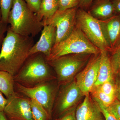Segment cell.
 Here are the masks:
<instances>
[{"label": "cell", "instance_id": "obj_10", "mask_svg": "<svg viewBox=\"0 0 120 120\" xmlns=\"http://www.w3.org/2000/svg\"><path fill=\"white\" fill-rule=\"evenodd\" d=\"M7 99L3 112L9 120H34L28 98L22 97L16 92Z\"/></svg>", "mask_w": 120, "mask_h": 120}, {"label": "cell", "instance_id": "obj_35", "mask_svg": "<svg viewBox=\"0 0 120 120\" xmlns=\"http://www.w3.org/2000/svg\"><path fill=\"white\" fill-rule=\"evenodd\" d=\"M1 19V0H0V20Z\"/></svg>", "mask_w": 120, "mask_h": 120}, {"label": "cell", "instance_id": "obj_30", "mask_svg": "<svg viewBox=\"0 0 120 120\" xmlns=\"http://www.w3.org/2000/svg\"><path fill=\"white\" fill-rule=\"evenodd\" d=\"M116 77L114 79L116 89V99L120 102V74L116 75Z\"/></svg>", "mask_w": 120, "mask_h": 120}, {"label": "cell", "instance_id": "obj_29", "mask_svg": "<svg viewBox=\"0 0 120 120\" xmlns=\"http://www.w3.org/2000/svg\"><path fill=\"white\" fill-rule=\"evenodd\" d=\"M97 103L100 107L105 120H117L113 115L108 110L106 107L102 105L101 103L98 102Z\"/></svg>", "mask_w": 120, "mask_h": 120}, {"label": "cell", "instance_id": "obj_2", "mask_svg": "<svg viewBox=\"0 0 120 120\" xmlns=\"http://www.w3.org/2000/svg\"><path fill=\"white\" fill-rule=\"evenodd\" d=\"M8 23L15 33L32 37L41 31L44 26L43 22L30 9L24 0H13L8 15Z\"/></svg>", "mask_w": 120, "mask_h": 120}, {"label": "cell", "instance_id": "obj_15", "mask_svg": "<svg viewBox=\"0 0 120 120\" xmlns=\"http://www.w3.org/2000/svg\"><path fill=\"white\" fill-rule=\"evenodd\" d=\"M107 51H101V60L97 80L94 86L114 79V75L110 57Z\"/></svg>", "mask_w": 120, "mask_h": 120}, {"label": "cell", "instance_id": "obj_17", "mask_svg": "<svg viewBox=\"0 0 120 120\" xmlns=\"http://www.w3.org/2000/svg\"><path fill=\"white\" fill-rule=\"evenodd\" d=\"M58 8V0H41L39 10L36 15L39 20L42 22L52 17Z\"/></svg>", "mask_w": 120, "mask_h": 120}, {"label": "cell", "instance_id": "obj_24", "mask_svg": "<svg viewBox=\"0 0 120 120\" xmlns=\"http://www.w3.org/2000/svg\"><path fill=\"white\" fill-rule=\"evenodd\" d=\"M60 11H64L69 9L77 8L79 6L80 0H58Z\"/></svg>", "mask_w": 120, "mask_h": 120}, {"label": "cell", "instance_id": "obj_13", "mask_svg": "<svg viewBox=\"0 0 120 120\" xmlns=\"http://www.w3.org/2000/svg\"><path fill=\"white\" fill-rule=\"evenodd\" d=\"M100 20L109 47L112 52L120 45V15Z\"/></svg>", "mask_w": 120, "mask_h": 120}, {"label": "cell", "instance_id": "obj_19", "mask_svg": "<svg viewBox=\"0 0 120 120\" xmlns=\"http://www.w3.org/2000/svg\"><path fill=\"white\" fill-rule=\"evenodd\" d=\"M90 93L91 94L94 101L101 103L106 107L112 105L116 99L115 97L106 94L97 86H94Z\"/></svg>", "mask_w": 120, "mask_h": 120}, {"label": "cell", "instance_id": "obj_20", "mask_svg": "<svg viewBox=\"0 0 120 120\" xmlns=\"http://www.w3.org/2000/svg\"><path fill=\"white\" fill-rule=\"evenodd\" d=\"M29 99L34 120H49L51 119V117L41 105L34 99Z\"/></svg>", "mask_w": 120, "mask_h": 120}, {"label": "cell", "instance_id": "obj_8", "mask_svg": "<svg viewBox=\"0 0 120 120\" xmlns=\"http://www.w3.org/2000/svg\"><path fill=\"white\" fill-rule=\"evenodd\" d=\"M77 8L64 11L58 10L52 17L43 20V25H51L56 27L55 44L64 41L71 34L76 26Z\"/></svg>", "mask_w": 120, "mask_h": 120}, {"label": "cell", "instance_id": "obj_34", "mask_svg": "<svg viewBox=\"0 0 120 120\" xmlns=\"http://www.w3.org/2000/svg\"><path fill=\"white\" fill-rule=\"evenodd\" d=\"M0 120H9L4 112H0Z\"/></svg>", "mask_w": 120, "mask_h": 120}, {"label": "cell", "instance_id": "obj_16", "mask_svg": "<svg viewBox=\"0 0 120 120\" xmlns=\"http://www.w3.org/2000/svg\"><path fill=\"white\" fill-rule=\"evenodd\" d=\"M89 13L99 20L108 19L115 14L112 2L109 0H98L92 6Z\"/></svg>", "mask_w": 120, "mask_h": 120}, {"label": "cell", "instance_id": "obj_6", "mask_svg": "<svg viewBox=\"0 0 120 120\" xmlns=\"http://www.w3.org/2000/svg\"><path fill=\"white\" fill-rule=\"evenodd\" d=\"M76 25L88 40L101 51L110 52L100 20L80 8L77 11Z\"/></svg>", "mask_w": 120, "mask_h": 120}, {"label": "cell", "instance_id": "obj_18", "mask_svg": "<svg viewBox=\"0 0 120 120\" xmlns=\"http://www.w3.org/2000/svg\"><path fill=\"white\" fill-rule=\"evenodd\" d=\"M15 84L13 76L7 72L0 71V92L7 99L16 94Z\"/></svg>", "mask_w": 120, "mask_h": 120}, {"label": "cell", "instance_id": "obj_36", "mask_svg": "<svg viewBox=\"0 0 120 120\" xmlns=\"http://www.w3.org/2000/svg\"><path fill=\"white\" fill-rule=\"evenodd\" d=\"M109 0L112 1L113 0Z\"/></svg>", "mask_w": 120, "mask_h": 120}, {"label": "cell", "instance_id": "obj_4", "mask_svg": "<svg viewBox=\"0 0 120 120\" xmlns=\"http://www.w3.org/2000/svg\"><path fill=\"white\" fill-rule=\"evenodd\" d=\"M101 52L91 42L76 25L67 38L54 45L46 60L50 61L62 56L71 54L96 55Z\"/></svg>", "mask_w": 120, "mask_h": 120}, {"label": "cell", "instance_id": "obj_32", "mask_svg": "<svg viewBox=\"0 0 120 120\" xmlns=\"http://www.w3.org/2000/svg\"><path fill=\"white\" fill-rule=\"evenodd\" d=\"M8 101L7 98L3 96L2 94L0 92V112H3Z\"/></svg>", "mask_w": 120, "mask_h": 120}, {"label": "cell", "instance_id": "obj_23", "mask_svg": "<svg viewBox=\"0 0 120 120\" xmlns=\"http://www.w3.org/2000/svg\"><path fill=\"white\" fill-rule=\"evenodd\" d=\"M13 0H1V20L8 24V15L13 5Z\"/></svg>", "mask_w": 120, "mask_h": 120}, {"label": "cell", "instance_id": "obj_11", "mask_svg": "<svg viewBox=\"0 0 120 120\" xmlns=\"http://www.w3.org/2000/svg\"><path fill=\"white\" fill-rule=\"evenodd\" d=\"M101 60V52L90 58L86 67L76 76L77 85L84 95L94 88L97 80Z\"/></svg>", "mask_w": 120, "mask_h": 120}, {"label": "cell", "instance_id": "obj_12", "mask_svg": "<svg viewBox=\"0 0 120 120\" xmlns=\"http://www.w3.org/2000/svg\"><path fill=\"white\" fill-rule=\"evenodd\" d=\"M56 32L55 27L51 25H44L39 40L30 49L29 56L41 53L45 55L46 59L48 58L55 44Z\"/></svg>", "mask_w": 120, "mask_h": 120}, {"label": "cell", "instance_id": "obj_7", "mask_svg": "<svg viewBox=\"0 0 120 120\" xmlns=\"http://www.w3.org/2000/svg\"><path fill=\"white\" fill-rule=\"evenodd\" d=\"M50 81L28 87L15 82V90L27 98L34 99L41 105L52 117L57 92L56 86Z\"/></svg>", "mask_w": 120, "mask_h": 120}, {"label": "cell", "instance_id": "obj_25", "mask_svg": "<svg viewBox=\"0 0 120 120\" xmlns=\"http://www.w3.org/2000/svg\"><path fill=\"white\" fill-rule=\"evenodd\" d=\"M108 110L117 120H120V102L116 99L113 103L109 107H106Z\"/></svg>", "mask_w": 120, "mask_h": 120}, {"label": "cell", "instance_id": "obj_14", "mask_svg": "<svg viewBox=\"0 0 120 120\" xmlns=\"http://www.w3.org/2000/svg\"><path fill=\"white\" fill-rule=\"evenodd\" d=\"M83 101L76 110V120H105L98 104L86 95Z\"/></svg>", "mask_w": 120, "mask_h": 120}, {"label": "cell", "instance_id": "obj_5", "mask_svg": "<svg viewBox=\"0 0 120 120\" xmlns=\"http://www.w3.org/2000/svg\"><path fill=\"white\" fill-rule=\"evenodd\" d=\"M90 55L86 54H68L47 61L55 71L58 83L64 85L72 82L87 63Z\"/></svg>", "mask_w": 120, "mask_h": 120}, {"label": "cell", "instance_id": "obj_33", "mask_svg": "<svg viewBox=\"0 0 120 120\" xmlns=\"http://www.w3.org/2000/svg\"><path fill=\"white\" fill-rule=\"evenodd\" d=\"M114 13L120 15V0H113Z\"/></svg>", "mask_w": 120, "mask_h": 120}, {"label": "cell", "instance_id": "obj_21", "mask_svg": "<svg viewBox=\"0 0 120 120\" xmlns=\"http://www.w3.org/2000/svg\"><path fill=\"white\" fill-rule=\"evenodd\" d=\"M112 52L110 58L114 74H120V45Z\"/></svg>", "mask_w": 120, "mask_h": 120}, {"label": "cell", "instance_id": "obj_31", "mask_svg": "<svg viewBox=\"0 0 120 120\" xmlns=\"http://www.w3.org/2000/svg\"><path fill=\"white\" fill-rule=\"evenodd\" d=\"M94 0H80L79 6L81 8L87 9L92 4Z\"/></svg>", "mask_w": 120, "mask_h": 120}, {"label": "cell", "instance_id": "obj_1", "mask_svg": "<svg viewBox=\"0 0 120 120\" xmlns=\"http://www.w3.org/2000/svg\"><path fill=\"white\" fill-rule=\"evenodd\" d=\"M34 45L33 37L17 34L8 26L0 50V71L15 76L29 57Z\"/></svg>", "mask_w": 120, "mask_h": 120}, {"label": "cell", "instance_id": "obj_27", "mask_svg": "<svg viewBox=\"0 0 120 120\" xmlns=\"http://www.w3.org/2000/svg\"><path fill=\"white\" fill-rule=\"evenodd\" d=\"M30 9L37 14L39 10L41 0H24Z\"/></svg>", "mask_w": 120, "mask_h": 120}, {"label": "cell", "instance_id": "obj_3", "mask_svg": "<svg viewBox=\"0 0 120 120\" xmlns=\"http://www.w3.org/2000/svg\"><path fill=\"white\" fill-rule=\"evenodd\" d=\"M43 53H38L30 56L14 77L15 82L30 87L52 80L53 77Z\"/></svg>", "mask_w": 120, "mask_h": 120}, {"label": "cell", "instance_id": "obj_26", "mask_svg": "<svg viewBox=\"0 0 120 120\" xmlns=\"http://www.w3.org/2000/svg\"><path fill=\"white\" fill-rule=\"evenodd\" d=\"M76 107H75L67 111L56 120H76Z\"/></svg>", "mask_w": 120, "mask_h": 120}, {"label": "cell", "instance_id": "obj_22", "mask_svg": "<svg viewBox=\"0 0 120 120\" xmlns=\"http://www.w3.org/2000/svg\"><path fill=\"white\" fill-rule=\"evenodd\" d=\"M97 86L106 94L116 98V86L114 79L105 82Z\"/></svg>", "mask_w": 120, "mask_h": 120}, {"label": "cell", "instance_id": "obj_28", "mask_svg": "<svg viewBox=\"0 0 120 120\" xmlns=\"http://www.w3.org/2000/svg\"><path fill=\"white\" fill-rule=\"evenodd\" d=\"M8 23L3 22L1 19L0 20V50L5 37V34L8 30Z\"/></svg>", "mask_w": 120, "mask_h": 120}, {"label": "cell", "instance_id": "obj_9", "mask_svg": "<svg viewBox=\"0 0 120 120\" xmlns=\"http://www.w3.org/2000/svg\"><path fill=\"white\" fill-rule=\"evenodd\" d=\"M64 86L59 92L55 106L56 112L60 117L75 107L84 95L75 81H72Z\"/></svg>", "mask_w": 120, "mask_h": 120}]
</instances>
